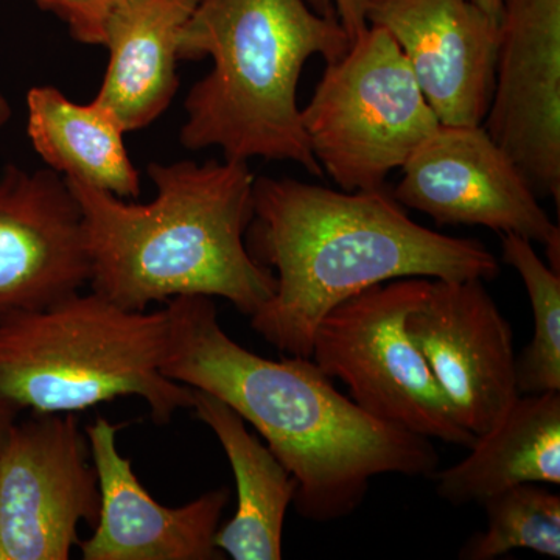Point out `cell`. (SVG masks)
Instances as JSON below:
<instances>
[{"label":"cell","mask_w":560,"mask_h":560,"mask_svg":"<svg viewBox=\"0 0 560 560\" xmlns=\"http://www.w3.org/2000/svg\"><path fill=\"white\" fill-rule=\"evenodd\" d=\"M171 349L162 372L219 397L249 422L298 482L294 508L305 521L349 517L378 475L433 477L431 440L372 418L312 359H264L220 326L209 296L167 302Z\"/></svg>","instance_id":"cell-1"},{"label":"cell","mask_w":560,"mask_h":560,"mask_svg":"<svg viewBox=\"0 0 560 560\" xmlns=\"http://www.w3.org/2000/svg\"><path fill=\"white\" fill-rule=\"evenodd\" d=\"M245 241L276 278L250 326L272 348L304 359L319 320L363 290L401 278L486 282L500 272L480 241L420 226L388 187L337 191L261 176Z\"/></svg>","instance_id":"cell-2"},{"label":"cell","mask_w":560,"mask_h":560,"mask_svg":"<svg viewBox=\"0 0 560 560\" xmlns=\"http://www.w3.org/2000/svg\"><path fill=\"white\" fill-rule=\"evenodd\" d=\"M149 176L156 198L147 205L66 179L83 213L92 291L139 312L219 296L253 316L276 278L246 246L256 179L248 162H151Z\"/></svg>","instance_id":"cell-3"},{"label":"cell","mask_w":560,"mask_h":560,"mask_svg":"<svg viewBox=\"0 0 560 560\" xmlns=\"http://www.w3.org/2000/svg\"><path fill=\"white\" fill-rule=\"evenodd\" d=\"M350 44L337 18L320 16L305 0H198L178 57H210L213 66L184 102L180 143L219 147L226 161L296 162L323 176L302 127L298 83L308 58L330 65Z\"/></svg>","instance_id":"cell-4"},{"label":"cell","mask_w":560,"mask_h":560,"mask_svg":"<svg viewBox=\"0 0 560 560\" xmlns=\"http://www.w3.org/2000/svg\"><path fill=\"white\" fill-rule=\"evenodd\" d=\"M172 318L77 293L0 318V399L18 410L79 412L139 397L154 422L191 408L194 390L164 375Z\"/></svg>","instance_id":"cell-5"},{"label":"cell","mask_w":560,"mask_h":560,"mask_svg":"<svg viewBox=\"0 0 560 560\" xmlns=\"http://www.w3.org/2000/svg\"><path fill=\"white\" fill-rule=\"evenodd\" d=\"M301 117L316 161L345 191L386 187L441 125L396 40L371 25L327 65Z\"/></svg>","instance_id":"cell-6"},{"label":"cell","mask_w":560,"mask_h":560,"mask_svg":"<svg viewBox=\"0 0 560 560\" xmlns=\"http://www.w3.org/2000/svg\"><path fill=\"white\" fill-rule=\"evenodd\" d=\"M430 282L394 279L340 302L319 320L311 359L327 377L340 378L350 400L372 418L470 448L477 438L459 425L405 327L429 294Z\"/></svg>","instance_id":"cell-7"},{"label":"cell","mask_w":560,"mask_h":560,"mask_svg":"<svg viewBox=\"0 0 560 560\" xmlns=\"http://www.w3.org/2000/svg\"><path fill=\"white\" fill-rule=\"evenodd\" d=\"M101 488L77 412H32L0 447V560H68Z\"/></svg>","instance_id":"cell-8"},{"label":"cell","mask_w":560,"mask_h":560,"mask_svg":"<svg viewBox=\"0 0 560 560\" xmlns=\"http://www.w3.org/2000/svg\"><path fill=\"white\" fill-rule=\"evenodd\" d=\"M404 208L438 224H475L544 243L560 272V230L506 151L482 125H440L401 167Z\"/></svg>","instance_id":"cell-9"},{"label":"cell","mask_w":560,"mask_h":560,"mask_svg":"<svg viewBox=\"0 0 560 560\" xmlns=\"http://www.w3.org/2000/svg\"><path fill=\"white\" fill-rule=\"evenodd\" d=\"M405 327L459 425L475 438L488 433L521 397L512 329L485 280L431 279L429 294Z\"/></svg>","instance_id":"cell-10"},{"label":"cell","mask_w":560,"mask_h":560,"mask_svg":"<svg viewBox=\"0 0 560 560\" xmlns=\"http://www.w3.org/2000/svg\"><path fill=\"white\" fill-rule=\"evenodd\" d=\"M482 127L539 198L560 202V0H501Z\"/></svg>","instance_id":"cell-11"},{"label":"cell","mask_w":560,"mask_h":560,"mask_svg":"<svg viewBox=\"0 0 560 560\" xmlns=\"http://www.w3.org/2000/svg\"><path fill=\"white\" fill-rule=\"evenodd\" d=\"M90 279L83 213L68 180L9 165L0 173V318L47 307Z\"/></svg>","instance_id":"cell-12"},{"label":"cell","mask_w":560,"mask_h":560,"mask_svg":"<svg viewBox=\"0 0 560 560\" xmlns=\"http://www.w3.org/2000/svg\"><path fill=\"white\" fill-rule=\"evenodd\" d=\"M388 32L442 125H482L495 86L499 21L474 0H364Z\"/></svg>","instance_id":"cell-13"},{"label":"cell","mask_w":560,"mask_h":560,"mask_svg":"<svg viewBox=\"0 0 560 560\" xmlns=\"http://www.w3.org/2000/svg\"><path fill=\"white\" fill-rule=\"evenodd\" d=\"M120 427L97 418L88 425L101 488L94 533L80 540L84 560H221L215 536L230 501L228 489L202 493L179 508L158 503L117 447Z\"/></svg>","instance_id":"cell-14"},{"label":"cell","mask_w":560,"mask_h":560,"mask_svg":"<svg viewBox=\"0 0 560 560\" xmlns=\"http://www.w3.org/2000/svg\"><path fill=\"white\" fill-rule=\"evenodd\" d=\"M198 0H131L110 18L108 70L95 101L125 131L149 127L171 106L178 79L180 32Z\"/></svg>","instance_id":"cell-15"},{"label":"cell","mask_w":560,"mask_h":560,"mask_svg":"<svg viewBox=\"0 0 560 560\" xmlns=\"http://www.w3.org/2000/svg\"><path fill=\"white\" fill-rule=\"evenodd\" d=\"M470 455L434 471L441 499L463 506L514 488L560 485V390L521 394L503 418L477 436Z\"/></svg>","instance_id":"cell-16"},{"label":"cell","mask_w":560,"mask_h":560,"mask_svg":"<svg viewBox=\"0 0 560 560\" xmlns=\"http://www.w3.org/2000/svg\"><path fill=\"white\" fill-rule=\"evenodd\" d=\"M191 390V410L220 441L237 485V511L217 530V548L234 560L282 559L283 522L296 495V480L230 405L205 390Z\"/></svg>","instance_id":"cell-17"},{"label":"cell","mask_w":560,"mask_h":560,"mask_svg":"<svg viewBox=\"0 0 560 560\" xmlns=\"http://www.w3.org/2000/svg\"><path fill=\"white\" fill-rule=\"evenodd\" d=\"M27 135L33 149L66 179L79 180L119 198H138L140 176L125 147L116 114L92 101H69L54 86L27 94Z\"/></svg>","instance_id":"cell-18"},{"label":"cell","mask_w":560,"mask_h":560,"mask_svg":"<svg viewBox=\"0 0 560 560\" xmlns=\"http://www.w3.org/2000/svg\"><path fill=\"white\" fill-rule=\"evenodd\" d=\"M504 264L521 275L534 315V335L517 357L521 394L560 390V272L541 261L528 238L503 234Z\"/></svg>","instance_id":"cell-19"},{"label":"cell","mask_w":560,"mask_h":560,"mask_svg":"<svg viewBox=\"0 0 560 560\" xmlns=\"http://www.w3.org/2000/svg\"><path fill=\"white\" fill-rule=\"evenodd\" d=\"M488 526L460 548L459 559L493 560L525 548L560 558V497L537 482L514 486L482 501Z\"/></svg>","instance_id":"cell-20"},{"label":"cell","mask_w":560,"mask_h":560,"mask_svg":"<svg viewBox=\"0 0 560 560\" xmlns=\"http://www.w3.org/2000/svg\"><path fill=\"white\" fill-rule=\"evenodd\" d=\"M40 10L50 11L69 27L79 43L105 46L110 18L131 0H33Z\"/></svg>","instance_id":"cell-21"},{"label":"cell","mask_w":560,"mask_h":560,"mask_svg":"<svg viewBox=\"0 0 560 560\" xmlns=\"http://www.w3.org/2000/svg\"><path fill=\"white\" fill-rule=\"evenodd\" d=\"M305 2L320 16L337 18L350 40L355 39L368 28L364 0H305Z\"/></svg>","instance_id":"cell-22"},{"label":"cell","mask_w":560,"mask_h":560,"mask_svg":"<svg viewBox=\"0 0 560 560\" xmlns=\"http://www.w3.org/2000/svg\"><path fill=\"white\" fill-rule=\"evenodd\" d=\"M20 412L21 411L14 408L13 405H10L9 401L0 399V447H2L11 425L16 422Z\"/></svg>","instance_id":"cell-23"},{"label":"cell","mask_w":560,"mask_h":560,"mask_svg":"<svg viewBox=\"0 0 560 560\" xmlns=\"http://www.w3.org/2000/svg\"><path fill=\"white\" fill-rule=\"evenodd\" d=\"M481 10H485L489 16H492L493 20L499 21L500 18V9H501V0H474Z\"/></svg>","instance_id":"cell-24"},{"label":"cell","mask_w":560,"mask_h":560,"mask_svg":"<svg viewBox=\"0 0 560 560\" xmlns=\"http://www.w3.org/2000/svg\"><path fill=\"white\" fill-rule=\"evenodd\" d=\"M11 117V108L9 105V101H7L5 95L0 92V131L3 130L7 124H9Z\"/></svg>","instance_id":"cell-25"}]
</instances>
